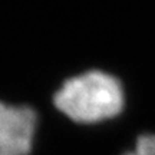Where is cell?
I'll use <instances>...</instances> for the list:
<instances>
[{
  "mask_svg": "<svg viewBox=\"0 0 155 155\" xmlns=\"http://www.w3.org/2000/svg\"><path fill=\"white\" fill-rule=\"evenodd\" d=\"M55 105L72 121L95 124L122 111L124 91L112 75L91 71L63 83L55 95Z\"/></svg>",
  "mask_w": 155,
  "mask_h": 155,
  "instance_id": "1",
  "label": "cell"
},
{
  "mask_svg": "<svg viewBox=\"0 0 155 155\" xmlns=\"http://www.w3.org/2000/svg\"><path fill=\"white\" fill-rule=\"evenodd\" d=\"M36 129V114L28 106L0 102V155H29Z\"/></svg>",
  "mask_w": 155,
  "mask_h": 155,
  "instance_id": "2",
  "label": "cell"
},
{
  "mask_svg": "<svg viewBox=\"0 0 155 155\" xmlns=\"http://www.w3.org/2000/svg\"><path fill=\"white\" fill-rule=\"evenodd\" d=\"M124 155H155V135L139 137L135 148Z\"/></svg>",
  "mask_w": 155,
  "mask_h": 155,
  "instance_id": "3",
  "label": "cell"
}]
</instances>
